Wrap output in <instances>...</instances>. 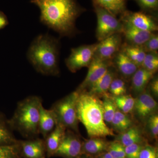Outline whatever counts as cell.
I'll list each match as a JSON object with an SVG mask.
<instances>
[{
  "instance_id": "1",
  "label": "cell",
  "mask_w": 158,
  "mask_h": 158,
  "mask_svg": "<svg viewBox=\"0 0 158 158\" xmlns=\"http://www.w3.org/2000/svg\"><path fill=\"white\" fill-rule=\"evenodd\" d=\"M31 2L40 9V22L61 37H72L77 33L76 21L86 11L76 0H32Z\"/></svg>"
},
{
  "instance_id": "2",
  "label": "cell",
  "mask_w": 158,
  "mask_h": 158,
  "mask_svg": "<svg viewBox=\"0 0 158 158\" xmlns=\"http://www.w3.org/2000/svg\"><path fill=\"white\" fill-rule=\"evenodd\" d=\"M77 110L79 121L91 138L114 135L113 131L105 122L102 102L96 95L85 91L78 92Z\"/></svg>"
},
{
  "instance_id": "3",
  "label": "cell",
  "mask_w": 158,
  "mask_h": 158,
  "mask_svg": "<svg viewBox=\"0 0 158 158\" xmlns=\"http://www.w3.org/2000/svg\"><path fill=\"white\" fill-rule=\"evenodd\" d=\"M59 41L48 34L39 35L32 43L28 59L35 69L46 76H57L59 67Z\"/></svg>"
},
{
  "instance_id": "4",
  "label": "cell",
  "mask_w": 158,
  "mask_h": 158,
  "mask_svg": "<svg viewBox=\"0 0 158 158\" xmlns=\"http://www.w3.org/2000/svg\"><path fill=\"white\" fill-rule=\"evenodd\" d=\"M42 99L31 95L18 103L9 123L13 131L19 133L26 139H34L39 136V123Z\"/></svg>"
},
{
  "instance_id": "5",
  "label": "cell",
  "mask_w": 158,
  "mask_h": 158,
  "mask_svg": "<svg viewBox=\"0 0 158 158\" xmlns=\"http://www.w3.org/2000/svg\"><path fill=\"white\" fill-rule=\"evenodd\" d=\"M78 92L74 91L54 104L51 108L56 115L57 123L78 132L79 120L77 110Z\"/></svg>"
},
{
  "instance_id": "6",
  "label": "cell",
  "mask_w": 158,
  "mask_h": 158,
  "mask_svg": "<svg viewBox=\"0 0 158 158\" xmlns=\"http://www.w3.org/2000/svg\"><path fill=\"white\" fill-rule=\"evenodd\" d=\"M97 18L96 35L101 41L111 35L122 33L123 25L121 21L103 8L93 5Z\"/></svg>"
},
{
  "instance_id": "7",
  "label": "cell",
  "mask_w": 158,
  "mask_h": 158,
  "mask_svg": "<svg viewBox=\"0 0 158 158\" xmlns=\"http://www.w3.org/2000/svg\"><path fill=\"white\" fill-rule=\"evenodd\" d=\"M97 45L98 43L94 44L72 48L70 55L65 60L68 69L75 73L83 67H88L94 57Z\"/></svg>"
},
{
  "instance_id": "8",
  "label": "cell",
  "mask_w": 158,
  "mask_h": 158,
  "mask_svg": "<svg viewBox=\"0 0 158 158\" xmlns=\"http://www.w3.org/2000/svg\"><path fill=\"white\" fill-rule=\"evenodd\" d=\"M120 16L121 21L129 23L142 31L151 33L158 31L156 17L151 15L142 11L132 12L127 10Z\"/></svg>"
},
{
  "instance_id": "9",
  "label": "cell",
  "mask_w": 158,
  "mask_h": 158,
  "mask_svg": "<svg viewBox=\"0 0 158 158\" xmlns=\"http://www.w3.org/2000/svg\"><path fill=\"white\" fill-rule=\"evenodd\" d=\"M82 143L78 136L72 131H65V135L54 156L77 158L82 154Z\"/></svg>"
},
{
  "instance_id": "10",
  "label": "cell",
  "mask_w": 158,
  "mask_h": 158,
  "mask_svg": "<svg viewBox=\"0 0 158 158\" xmlns=\"http://www.w3.org/2000/svg\"><path fill=\"white\" fill-rule=\"evenodd\" d=\"M110 60H102L94 56L92 62L88 66V73L83 82L76 90L78 92L84 91L90 88L101 77L111 66Z\"/></svg>"
},
{
  "instance_id": "11",
  "label": "cell",
  "mask_w": 158,
  "mask_h": 158,
  "mask_svg": "<svg viewBox=\"0 0 158 158\" xmlns=\"http://www.w3.org/2000/svg\"><path fill=\"white\" fill-rule=\"evenodd\" d=\"M121 33L111 35L98 43L94 56L105 60L113 59L121 48Z\"/></svg>"
},
{
  "instance_id": "12",
  "label": "cell",
  "mask_w": 158,
  "mask_h": 158,
  "mask_svg": "<svg viewBox=\"0 0 158 158\" xmlns=\"http://www.w3.org/2000/svg\"><path fill=\"white\" fill-rule=\"evenodd\" d=\"M23 158H46V152L44 139L39 138L19 140Z\"/></svg>"
},
{
  "instance_id": "13",
  "label": "cell",
  "mask_w": 158,
  "mask_h": 158,
  "mask_svg": "<svg viewBox=\"0 0 158 158\" xmlns=\"http://www.w3.org/2000/svg\"><path fill=\"white\" fill-rule=\"evenodd\" d=\"M121 22L123 25L122 33L129 44L141 46L154 33L142 31L127 22L122 21Z\"/></svg>"
},
{
  "instance_id": "14",
  "label": "cell",
  "mask_w": 158,
  "mask_h": 158,
  "mask_svg": "<svg viewBox=\"0 0 158 158\" xmlns=\"http://www.w3.org/2000/svg\"><path fill=\"white\" fill-rule=\"evenodd\" d=\"M66 129L62 124L57 123L54 129L44 139L48 158L54 156L65 135Z\"/></svg>"
},
{
  "instance_id": "15",
  "label": "cell",
  "mask_w": 158,
  "mask_h": 158,
  "mask_svg": "<svg viewBox=\"0 0 158 158\" xmlns=\"http://www.w3.org/2000/svg\"><path fill=\"white\" fill-rule=\"evenodd\" d=\"M157 107V103L152 97L147 92H142L135 99L134 109L138 116L145 118L152 115Z\"/></svg>"
},
{
  "instance_id": "16",
  "label": "cell",
  "mask_w": 158,
  "mask_h": 158,
  "mask_svg": "<svg viewBox=\"0 0 158 158\" xmlns=\"http://www.w3.org/2000/svg\"><path fill=\"white\" fill-rule=\"evenodd\" d=\"M57 123L56 117L52 110H47L42 105L40 107L39 131L43 139L54 129Z\"/></svg>"
},
{
  "instance_id": "17",
  "label": "cell",
  "mask_w": 158,
  "mask_h": 158,
  "mask_svg": "<svg viewBox=\"0 0 158 158\" xmlns=\"http://www.w3.org/2000/svg\"><path fill=\"white\" fill-rule=\"evenodd\" d=\"M113 59L118 71L126 77H132L139 68L122 51H119Z\"/></svg>"
},
{
  "instance_id": "18",
  "label": "cell",
  "mask_w": 158,
  "mask_h": 158,
  "mask_svg": "<svg viewBox=\"0 0 158 158\" xmlns=\"http://www.w3.org/2000/svg\"><path fill=\"white\" fill-rule=\"evenodd\" d=\"M109 142L101 138H91L82 143V154L93 157L106 152Z\"/></svg>"
},
{
  "instance_id": "19",
  "label": "cell",
  "mask_w": 158,
  "mask_h": 158,
  "mask_svg": "<svg viewBox=\"0 0 158 158\" xmlns=\"http://www.w3.org/2000/svg\"><path fill=\"white\" fill-rule=\"evenodd\" d=\"M155 73L143 67H139L132 77V87L134 91L138 94L144 92Z\"/></svg>"
},
{
  "instance_id": "20",
  "label": "cell",
  "mask_w": 158,
  "mask_h": 158,
  "mask_svg": "<svg viewBox=\"0 0 158 158\" xmlns=\"http://www.w3.org/2000/svg\"><path fill=\"white\" fill-rule=\"evenodd\" d=\"M114 77L115 73L110 67L106 73L90 87V91L88 93L97 96L107 95Z\"/></svg>"
},
{
  "instance_id": "21",
  "label": "cell",
  "mask_w": 158,
  "mask_h": 158,
  "mask_svg": "<svg viewBox=\"0 0 158 158\" xmlns=\"http://www.w3.org/2000/svg\"><path fill=\"white\" fill-rule=\"evenodd\" d=\"M93 5L100 6L115 16L127 10L126 0H92Z\"/></svg>"
},
{
  "instance_id": "22",
  "label": "cell",
  "mask_w": 158,
  "mask_h": 158,
  "mask_svg": "<svg viewBox=\"0 0 158 158\" xmlns=\"http://www.w3.org/2000/svg\"><path fill=\"white\" fill-rule=\"evenodd\" d=\"M13 130L9 123V119L0 113V145H11L17 143Z\"/></svg>"
},
{
  "instance_id": "23",
  "label": "cell",
  "mask_w": 158,
  "mask_h": 158,
  "mask_svg": "<svg viewBox=\"0 0 158 158\" xmlns=\"http://www.w3.org/2000/svg\"><path fill=\"white\" fill-rule=\"evenodd\" d=\"M121 50L138 67H141L146 56V52L142 47L125 44L121 48Z\"/></svg>"
},
{
  "instance_id": "24",
  "label": "cell",
  "mask_w": 158,
  "mask_h": 158,
  "mask_svg": "<svg viewBox=\"0 0 158 158\" xmlns=\"http://www.w3.org/2000/svg\"><path fill=\"white\" fill-rule=\"evenodd\" d=\"M117 141L120 142L124 147L137 143H142L141 133L135 127H131L123 132L118 137Z\"/></svg>"
},
{
  "instance_id": "25",
  "label": "cell",
  "mask_w": 158,
  "mask_h": 158,
  "mask_svg": "<svg viewBox=\"0 0 158 158\" xmlns=\"http://www.w3.org/2000/svg\"><path fill=\"white\" fill-rule=\"evenodd\" d=\"M113 99L116 108L125 114L130 113L135 106V99L131 95H124L113 97Z\"/></svg>"
},
{
  "instance_id": "26",
  "label": "cell",
  "mask_w": 158,
  "mask_h": 158,
  "mask_svg": "<svg viewBox=\"0 0 158 158\" xmlns=\"http://www.w3.org/2000/svg\"><path fill=\"white\" fill-rule=\"evenodd\" d=\"M111 123L115 129L123 133L131 127L132 122L126 114L117 110Z\"/></svg>"
},
{
  "instance_id": "27",
  "label": "cell",
  "mask_w": 158,
  "mask_h": 158,
  "mask_svg": "<svg viewBox=\"0 0 158 158\" xmlns=\"http://www.w3.org/2000/svg\"><path fill=\"white\" fill-rule=\"evenodd\" d=\"M102 104L105 122L111 123L117 110L115 103L113 98H111L107 94L105 95L104 99L102 102Z\"/></svg>"
},
{
  "instance_id": "28",
  "label": "cell",
  "mask_w": 158,
  "mask_h": 158,
  "mask_svg": "<svg viewBox=\"0 0 158 158\" xmlns=\"http://www.w3.org/2000/svg\"><path fill=\"white\" fill-rule=\"evenodd\" d=\"M0 158H23L19 140L15 144L0 145Z\"/></svg>"
},
{
  "instance_id": "29",
  "label": "cell",
  "mask_w": 158,
  "mask_h": 158,
  "mask_svg": "<svg viewBox=\"0 0 158 158\" xmlns=\"http://www.w3.org/2000/svg\"><path fill=\"white\" fill-rule=\"evenodd\" d=\"M143 12L156 17L158 10V0H134Z\"/></svg>"
},
{
  "instance_id": "30",
  "label": "cell",
  "mask_w": 158,
  "mask_h": 158,
  "mask_svg": "<svg viewBox=\"0 0 158 158\" xmlns=\"http://www.w3.org/2000/svg\"><path fill=\"white\" fill-rule=\"evenodd\" d=\"M141 67L156 73L158 68V54L157 52L146 53Z\"/></svg>"
},
{
  "instance_id": "31",
  "label": "cell",
  "mask_w": 158,
  "mask_h": 158,
  "mask_svg": "<svg viewBox=\"0 0 158 158\" xmlns=\"http://www.w3.org/2000/svg\"><path fill=\"white\" fill-rule=\"evenodd\" d=\"M109 91L113 97L124 95L127 92L126 84L121 79L114 78L110 85Z\"/></svg>"
},
{
  "instance_id": "32",
  "label": "cell",
  "mask_w": 158,
  "mask_h": 158,
  "mask_svg": "<svg viewBox=\"0 0 158 158\" xmlns=\"http://www.w3.org/2000/svg\"><path fill=\"white\" fill-rule=\"evenodd\" d=\"M106 152L114 158H126L125 147L118 141L108 143Z\"/></svg>"
},
{
  "instance_id": "33",
  "label": "cell",
  "mask_w": 158,
  "mask_h": 158,
  "mask_svg": "<svg viewBox=\"0 0 158 158\" xmlns=\"http://www.w3.org/2000/svg\"><path fill=\"white\" fill-rule=\"evenodd\" d=\"M144 146L142 143H137L125 147L126 158H139L141 149Z\"/></svg>"
},
{
  "instance_id": "34",
  "label": "cell",
  "mask_w": 158,
  "mask_h": 158,
  "mask_svg": "<svg viewBox=\"0 0 158 158\" xmlns=\"http://www.w3.org/2000/svg\"><path fill=\"white\" fill-rule=\"evenodd\" d=\"M146 53L157 52L158 50V35L153 33L151 37L142 46Z\"/></svg>"
},
{
  "instance_id": "35",
  "label": "cell",
  "mask_w": 158,
  "mask_h": 158,
  "mask_svg": "<svg viewBox=\"0 0 158 158\" xmlns=\"http://www.w3.org/2000/svg\"><path fill=\"white\" fill-rule=\"evenodd\" d=\"M138 158H158L157 148L150 145H144Z\"/></svg>"
},
{
  "instance_id": "36",
  "label": "cell",
  "mask_w": 158,
  "mask_h": 158,
  "mask_svg": "<svg viewBox=\"0 0 158 158\" xmlns=\"http://www.w3.org/2000/svg\"><path fill=\"white\" fill-rule=\"evenodd\" d=\"M150 130L153 136L157 138L158 135V116L157 115H153L150 117L149 121Z\"/></svg>"
},
{
  "instance_id": "37",
  "label": "cell",
  "mask_w": 158,
  "mask_h": 158,
  "mask_svg": "<svg viewBox=\"0 0 158 158\" xmlns=\"http://www.w3.org/2000/svg\"><path fill=\"white\" fill-rule=\"evenodd\" d=\"M9 24V21L6 15L0 11V29L4 28Z\"/></svg>"
},
{
  "instance_id": "38",
  "label": "cell",
  "mask_w": 158,
  "mask_h": 158,
  "mask_svg": "<svg viewBox=\"0 0 158 158\" xmlns=\"http://www.w3.org/2000/svg\"><path fill=\"white\" fill-rule=\"evenodd\" d=\"M151 89L155 95H158V80L157 78L153 79L151 83Z\"/></svg>"
},
{
  "instance_id": "39",
  "label": "cell",
  "mask_w": 158,
  "mask_h": 158,
  "mask_svg": "<svg viewBox=\"0 0 158 158\" xmlns=\"http://www.w3.org/2000/svg\"><path fill=\"white\" fill-rule=\"evenodd\" d=\"M96 158H113L107 152L102 153L101 154L95 157Z\"/></svg>"
},
{
  "instance_id": "40",
  "label": "cell",
  "mask_w": 158,
  "mask_h": 158,
  "mask_svg": "<svg viewBox=\"0 0 158 158\" xmlns=\"http://www.w3.org/2000/svg\"><path fill=\"white\" fill-rule=\"evenodd\" d=\"M77 158H92V157L85 154H82L80 156Z\"/></svg>"
}]
</instances>
